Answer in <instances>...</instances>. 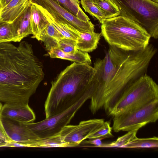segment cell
Returning a JSON list of instances; mask_svg holds the SVG:
<instances>
[{"label":"cell","instance_id":"6da1fadb","mask_svg":"<svg viewBox=\"0 0 158 158\" xmlns=\"http://www.w3.org/2000/svg\"><path fill=\"white\" fill-rule=\"evenodd\" d=\"M44 76L43 64L25 41L0 43V102L28 103Z\"/></svg>","mask_w":158,"mask_h":158},{"label":"cell","instance_id":"7a4b0ae2","mask_svg":"<svg viewBox=\"0 0 158 158\" xmlns=\"http://www.w3.org/2000/svg\"><path fill=\"white\" fill-rule=\"evenodd\" d=\"M157 51L153 44H149L144 49L130 52L90 100L89 108L92 113L94 114L103 108L109 114L127 87L139 77L147 73Z\"/></svg>","mask_w":158,"mask_h":158},{"label":"cell","instance_id":"3957f363","mask_svg":"<svg viewBox=\"0 0 158 158\" xmlns=\"http://www.w3.org/2000/svg\"><path fill=\"white\" fill-rule=\"evenodd\" d=\"M94 72L90 65L75 62L61 71L51 82L44 105L45 118L66 109L87 94L92 98Z\"/></svg>","mask_w":158,"mask_h":158},{"label":"cell","instance_id":"277c9868","mask_svg":"<svg viewBox=\"0 0 158 158\" xmlns=\"http://www.w3.org/2000/svg\"><path fill=\"white\" fill-rule=\"evenodd\" d=\"M102 36L110 46L127 51L144 49L149 44L150 35L130 19L119 15L106 19L101 23Z\"/></svg>","mask_w":158,"mask_h":158},{"label":"cell","instance_id":"5b68a950","mask_svg":"<svg viewBox=\"0 0 158 158\" xmlns=\"http://www.w3.org/2000/svg\"><path fill=\"white\" fill-rule=\"evenodd\" d=\"M158 100V86L146 73L130 84L124 91L109 115L113 116Z\"/></svg>","mask_w":158,"mask_h":158},{"label":"cell","instance_id":"8992f818","mask_svg":"<svg viewBox=\"0 0 158 158\" xmlns=\"http://www.w3.org/2000/svg\"><path fill=\"white\" fill-rule=\"evenodd\" d=\"M120 16L143 28L155 39L158 38V4L150 0H110Z\"/></svg>","mask_w":158,"mask_h":158},{"label":"cell","instance_id":"52a82bcc","mask_svg":"<svg viewBox=\"0 0 158 158\" xmlns=\"http://www.w3.org/2000/svg\"><path fill=\"white\" fill-rule=\"evenodd\" d=\"M112 129L115 132L120 131H138L158 118V100L144 106L113 116Z\"/></svg>","mask_w":158,"mask_h":158},{"label":"cell","instance_id":"ba28073f","mask_svg":"<svg viewBox=\"0 0 158 158\" xmlns=\"http://www.w3.org/2000/svg\"><path fill=\"white\" fill-rule=\"evenodd\" d=\"M92 95L87 94L64 110L38 122L27 123L39 139L54 136L69 125L77 111Z\"/></svg>","mask_w":158,"mask_h":158},{"label":"cell","instance_id":"9c48e42d","mask_svg":"<svg viewBox=\"0 0 158 158\" xmlns=\"http://www.w3.org/2000/svg\"><path fill=\"white\" fill-rule=\"evenodd\" d=\"M103 119L81 121L76 125L64 126L56 135L65 147L78 146L104 123Z\"/></svg>","mask_w":158,"mask_h":158},{"label":"cell","instance_id":"30bf717a","mask_svg":"<svg viewBox=\"0 0 158 158\" xmlns=\"http://www.w3.org/2000/svg\"><path fill=\"white\" fill-rule=\"evenodd\" d=\"M31 2L45 9L58 21L68 23L82 32L94 31V25L90 21L85 22L62 7L53 0H31Z\"/></svg>","mask_w":158,"mask_h":158},{"label":"cell","instance_id":"8fae6325","mask_svg":"<svg viewBox=\"0 0 158 158\" xmlns=\"http://www.w3.org/2000/svg\"><path fill=\"white\" fill-rule=\"evenodd\" d=\"M6 131L13 143L14 148H37L40 139L27 124H22L4 120Z\"/></svg>","mask_w":158,"mask_h":158},{"label":"cell","instance_id":"7c38bea8","mask_svg":"<svg viewBox=\"0 0 158 158\" xmlns=\"http://www.w3.org/2000/svg\"><path fill=\"white\" fill-rule=\"evenodd\" d=\"M2 119L7 120L19 124H27L35 119V114L28 103H5L1 111Z\"/></svg>","mask_w":158,"mask_h":158},{"label":"cell","instance_id":"4fadbf2b","mask_svg":"<svg viewBox=\"0 0 158 158\" xmlns=\"http://www.w3.org/2000/svg\"><path fill=\"white\" fill-rule=\"evenodd\" d=\"M31 15L30 5L11 23L14 35L13 42H20L24 38L32 34Z\"/></svg>","mask_w":158,"mask_h":158},{"label":"cell","instance_id":"5bb4252c","mask_svg":"<svg viewBox=\"0 0 158 158\" xmlns=\"http://www.w3.org/2000/svg\"><path fill=\"white\" fill-rule=\"evenodd\" d=\"M74 31L77 35L76 40L77 49L88 52L97 48L102 36L101 32H82L76 29H75Z\"/></svg>","mask_w":158,"mask_h":158},{"label":"cell","instance_id":"9a60e30c","mask_svg":"<svg viewBox=\"0 0 158 158\" xmlns=\"http://www.w3.org/2000/svg\"><path fill=\"white\" fill-rule=\"evenodd\" d=\"M31 3V0H12L1 9L0 19L12 23Z\"/></svg>","mask_w":158,"mask_h":158},{"label":"cell","instance_id":"2e32d148","mask_svg":"<svg viewBox=\"0 0 158 158\" xmlns=\"http://www.w3.org/2000/svg\"><path fill=\"white\" fill-rule=\"evenodd\" d=\"M31 10L32 37L40 41L41 32L47 27L49 23L35 3L31 2Z\"/></svg>","mask_w":158,"mask_h":158},{"label":"cell","instance_id":"e0dca14e","mask_svg":"<svg viewBox=\"0 0 158 158\" xmlns=\"http://www.w3.org/2000/svg\"><path fill=\"white\" fill-rule=\"evenodd\" d=\"M48 53L50 56L52 58H60L90 65L91 64V57L88 52L78 50L73 54L66 53L57 48L52 50Z\"/></svg>","mask_w":158,"mask_h":158},{"label":"cell","instance_id":"ac0fdd59","mask_svg":"<svg viewBox=\"0 0 158 158\" xmlns=\"http://www.w3.org/2000/svg\"><path fill=\"white\" fill-rule=\"evenodd\" d=\"M63 37H64L49 23L41 32L40 41L44 43L46 50L48 52L58 48L59 40Z\"/></svg>","mask_w":158,"mask_h":158},{"label":"cell","instance_id":"d6986e66","mask_svg":"<svg viewBox=\"0 0 158 158\" xmlns=\"http://www.w3.org/2000/svg\"><path fill=\"white\" fill-rule=\"evenodd\" d=\"M53 0L80 20L85 22L90 21L89 18L81 8L78 0Z\"/></svg>","mask_w":158,"mask_h":158},{"label":"cell","instance_id":"ffe728a7","mask_svg":"<svg viewBox=\"0 0 158 158\" xmlns=\"http://www.w3.org/2000/svg\"><path fill=\"white\" fill-rule=\"evenodd\" d=\"M93 1L104 13L106 19L120 15V11L118 7L110 0H93Z\"/></svg>","mask_w":158,"mask_h":158},{"label":"cell","instance_id":"44dd1931","mask_svg":"<svg viewBox=\"0 0 158 158\" xmlns=\"http://www.w3.org/2000/svg\"><path fill=\"white\" fill-rule=\"evenodd\" d=\"M158 147V138L154 136L146 138H139L136 137L132 141L124 146L123 148H149Z\"/></svg>","mask_w":158,"mask_h":158},{"label":"cell","instance_id":"7402d4cb","mask_svg":"<svg viewBox=\"0 0 158 158\" xmlns=\"http://www.w3.org/2000/svg\"><path fill=\"white\" fill-rule=\"evenodd\" d=\"M80 2L85 12L97 19L101 23L106 19L104 13L94 4L93 0H81Z\"/></svg>","mask_w":158,"mask_h":158},{"label":"cell","instance_id":"603a6c76","mask_svg":"<svg viewBox=\"0 0 158 158\" xmlns=\"http://www.w3.org/2000/svg\"><path fill=\"white\" fill-rule=\"evenodd\" d=\"M138 131L133 130L128 131L126 134L118 137L116 140L108 143H102L98 148H123L124 146L137 137L136 134Z\"/></svg>","mask_w":158,"mask_h":158},{"label":"cell","instance_id":"cb8c5ba5","mask_svg":"<svg viewBox=\"0 0 158 158\" xmlns=\"http://www.w3.org/2000/svg\"><path fill=\"white\" fill-rule=\"evenodd\" d=\"M14 41L12 25L0 19V43Z\"/></svg>","mask_w":158,"mask_h":158},{"label":"cell","instance_id":"d4e9b609","mask_svg":"<svg viewBox=\"0 0 158 158\" xmlns=\"http://www.w3.org/2000/svg\"><path fill=\"white\" fill-rule=\"evenodd\" d=\"M110 122H104L103 124L87 137V139H92L100 138L105 139L113 136L112 134V127Z\"/></svg>","mask_w":158,"mask_h":158},{"label":"cell","instance_id":"484cf974","mask_svg":"<svg viewBox=\"0 0 158 158\" xmlns=\"http://www.w3.org/2000/svg\"><path fill=\"white\" fill-rule=\"evenodd\" d=\"M58 48L66 53L73 54L78 50L76 40L65 37L59 40Z\"/></svg>","mask_w":158,"mask_h":158},{"label":"cell","instance_id":"4316f807","mask_svg":"<svg viewBox=\"0 0 158 158\" xmlns=\"http://www.w3.org/2000/svg\"><path fill=\"white\" fill-rule=\"evenodd\" d=\"M10 140L6 131L2 120L0 121V143H6Z\"/></svg>","mask_w":158,"mask_h":158},{"label":"cell","instance_id":"83f0119b","mask_svg":"<svg viewBox=\"0 0 158 158\" xmlns=\"http://www.w3.org/2000/svg\"><path fill=\"white\" fill-rule=\"evenodd\" d=\"M104 138H100L92 139H89L88 140H84L81 143L84 144H90L94 146H92L94 147H98L101 145L102 143L101 140L104 139Z\"/></svg>","mask_w":158,"mask_h":158},{"label":"cell","instance_id":"f1b7e54d","mask_svg":"<svg viewBox=\"0 0 158 158\" xmlns=\"http://www.w3.org/2000/svg\"><path fill=\"white\" fill-rule=\"evenodd\" d=\"M12 0H0V3L2 6V8L5 6Z\"/></svg>","mask_w":158,"mask_h":158},{"label":"cell","instance_id":"f546056e","mask_svg":"<svg viewBox=\"0 0 158 158\" xmlns=\"http://www.w3.org/2000/svg\"><path fill=\"white\" fill-rule=\"evenodd\" d=\"M2 103L0 102V121L2 120V119L1 117L0 113H1V110L2 109Z\"/></svg>","mask_w":158,"mask_h":158},{"label":"cell","instance_id":"4dcf8cb0","mask_svg":"<svg viewBox=\"0 0 158 158\" xmlns=\"http://www.w3.org/2000/svg\"><path fill=\"white\" fill-rule=\"evenodd\" d=\"M152 1L155 3H158V0H150Z\"/></svg>","mask_w":158,"mask_h":158},{"label":"cell","instance_id":"1f68e13d","mask_svg":"<svg viewBox=\"0 0 158 158\" xmlns=\"http://www.w3.org/2000/svg\"><path fill=\"white\" fill-rule=\"evenodd\" d=\"M2 9V6L1 5V4H0V11L1 10V9Z\"/></svg>","mask_w":158,"mask_h":158}]
</instances>
